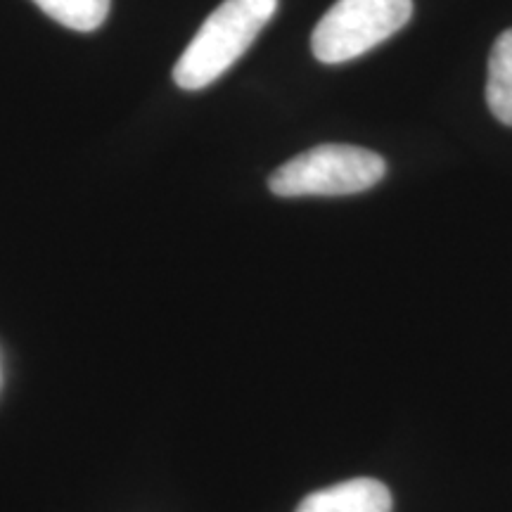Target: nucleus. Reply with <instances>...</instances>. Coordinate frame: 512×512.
I'll list each match as a JSON object with an SVG mask.
<instances>
[{
    "instance_id": "1",
    "label": "nucleus",
    "mask_w": 512,
    "mask_h": 512,
    "mask_svg": "<svg viewBox=\"0 0 512 512\" xmlns=\"http://www.w3.org/2000/svg\"><path fill=\"white\" fill-rule=\"evenodd\" d=\"M275 10L278 0H223L176 62V86L202 91L226 74L271 22Z\"/></svg>"
},
{
    "instance_id": "2",
    "label": "nucleus",
    "mask_w": 512,
    "mask_h": 512,
    "mask_svg": "<svg viewBox=\"0 0 512 512\" xmlns=\"http://www.w3.org/2000/svg\"><path fill=\"white\" fill-rule=\"evenodd\" d=\"M387 164L373 150L356 145H318L273 171L268 188L278 197H337L370 190Z\"/></svg>"
},
{
    "instance_id": "3",
    "label": "nucleus",
    "mask_w": 512,
    "mask_h": 512,
    "mask_svg": "<svg viewBox=\"0 0 512 512\" xmlns=\"http://www.w3.org/2000/svg\"><path fill=\"white\" fill-rule=\"evenodd\" d=\"M413 0H337L311 36L316 60L349 62L387 41L408 24Z\"/></svg>"
},
{
    "instance_id": "4",
    "label": "nucleus",
    "mask_w": 512,
    "mask_h": 512,
    "mask_svg": "<svg viewBox=\"0 0 512 512\" xmlns=\"http://www.w3.org/2000/svg\"><path fill=\"white\" fill-rule=\"evenodd\" d=\"M297 512H392V494L377 479L356 477L313 491Z\"/></svg>"
},
{
    "instance_id": "5",
    "label": "nucleus",
    "mask_w": 512,
    "mask_h": 512,
    "mask_svg": "<svg viewBox=\"0 0 512 512\" xmlns=\"http://www.w3.org/2000/svg\"><path fill=\"white\" fill-rule=\"evenodd\" d=\"M486 102L501 124L512 126V29L503 31L491 48Z\"/></svg>"
},
{
    "instance_id": "6",
    "label": "nucleus",
    "mask_w": 512,
    "mask_h": 512,
    "mask_svg": "<svg viewBox=\"0 0 512 512\" xmlns=\"http://www.w3.org/2000/svg\"><path fill=\"white\" fill-rule=\"evenodd\" d=\"M50 19L74 31H95L110 15L112 0H34Z\"/></svg>"
}]
</instances>
